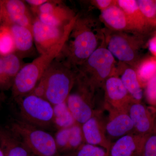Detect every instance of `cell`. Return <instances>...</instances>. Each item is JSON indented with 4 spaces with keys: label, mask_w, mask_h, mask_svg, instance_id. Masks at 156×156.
Wrapping results in <instances>:
<instances>
[{
    "label": "cell",
    "mask_w": 156,
    "mask_h": 156,
    "mask_svg": "<svg viewBox=\"0 0 156 156\" xmlns=\"http://www.w3.org/2000/svg\"><path fill=\"white\" fill-rule=\"evenodd\" d=\"M14 52V44L11 34L6 27L0 28V54L6 55Z\"/></svg>",
    "instance_id": "4316f807"
},
{
    "label": "cell",
    "mask_w": 156,
    "mask_h": 156,
    "mask_svg": "<svg viewBox=\"0 0 156 156\" xmlns=\"http://www.w3.org/2000/svg\"><path fill=\"white\" fill-rule=\"evenodd\" d=\"M109 115L105 123L107 134L112 138H120L134 133V127L128 112L109 109Z\"/></svg>",
    "instance_id": "ac0fdd59"
},
{
    "label": "cell",
    "mask_w": 156,
    "mask_h": 156,
    "mask_svg": "<svg viewBox=\"0 0 156 156\" xmlns=\"http://www.w3.org/2000/svg\"><path fill=\"white\" fill-rule=\"evenodd\" d=\"M134 127V133L147 136L154 130L155 116L150 108L141 102L132 101L127 110Z\"/></svg>",
    "instance_id": "4fadbf2b"
},
{
    "label": "cell",
    "mask_w": 156,
    "mask_h": 156,
    "mask_svg": "<svg viewBox=\"0 0 156 156\" xmlns=\"http://www.w3.org/2000/svg\"><path fill=\"white\" fill-rule=\"evenodd\" d=\"M92 5L95 6L100 11L105 10L109 7L116 3V1L114 0H92L90 1Z\"/></svg>",
    "instance_id": "1f68e13d"
},
{
    "label": "cell",
    "mask_w": 156,
    "mask_h": 156,
    "mask_svg": "<svg viewBox=\"0 0 156 156\" xmlns=\"http://www.w3.org/2000/svg\"><path fill=\"white\" fill-rule=\"evenodd\" d=\"M3 26L8 28L11 34L14 53L22 58L34 54L35 45L32 30L11 23H5Z\"/></svg>",
    "instance_id": "9a60e30c"
},
{
    "label": "cell",
    "mask_w": 156,
    "mask_h": 156,
    "mask_svg": "<svg viewBox=\"0 0 156 156\" xmlns=\"http://www.w3.org/2000/svg\"><path fill=\"white\" fill-rule=\"evenodd\" d=\"M3 24L11 23L32 30L35 17L24 1H2Z\"/></svg>",
    "instance_id": "7c38bea8"
},
{
    "label": "cell",
    "mask_w": 156,
    "mask_h": 156,
    "mask_svg": "<svg viewBox=\"0 0 156 156\" xmlns=\"http://www.w3.org/2000/svg\"><path fill=\"white\" fill-rule=\"evenodd\" d=\"M76 16L66 26L48 25L35 18L32 31L35 47L40 55L47 53L67 39Z\"/></svg>",
    "instance_id": "9c48e42d"
},
{
    "label": "cell",
    "mask_w": 156,
    "mask_h": 156,
    "mask_svg": "<svg viewBox=\"0 0 156 156\" xmlns=\"http://www.w3.org/2000/svg\"><path fill=\"white\" fill-rule=\"evenodd\" d=\"M147 136L132 133L118 138L111 146L109 156H143Z\"/></svg>",
    "instance_id": "2e32d148"
},
{
    "label": "cell",
    "mask_w": 156,
    "mask_h": 156,
    "mask_svg": "<svg viewBox=\"0 0 156 156\" xmlns=\"http://www.w3.org/2000/svg\"><path fill=\"white\" fill-rule=\"evenodd\" d=\"M117 62L104 44L98 48L82 65L79 72L96 89L104 88L106 80L115 75Z\"/></svg>",
    "instance_id": "8992f818"
},
{
    "label": "cell",
    "mask_w": 156,
    "mask_h": 156,
    "mask_svg": "<svg viewBox=\"0 0 156 156\" xmlns=\"http://www.w3.org/2000/svg\"><path fill=\"white\" fill-rule=\"evenodd\" d=\"M24 1L30 9H34L41 6L48 2V0H26Z\"/></svg>",
    "instance_id": "836d02e7"
},
{
    "label": "cell",
    "mask_w": 156,
    "mask_h": 156,
    "mask_svg": "<svg viewBox=\"0 0 156 156\" xmlns=\"http://www.w3.org/2000/svg\"><path fill=\"white\" fill-rule=\"evenodd\" d=\"M130 32L114 31L103 29L105 44L119 62L136 68L140 61V50L144 42L142 34H128Z\"/></svg>",
    "instance_id": "277c9868"
},
{
    "label": "cell",
    "mask_w": 156,
    "mask_h": 156,
    "mask_svg": "<svg viewBox=\"0 0 156 156\" xmlns=\"http://www.w3.org/2000/svg\"><path fill=\"white\" fill-rule=\"evenodd\" d=\"M97 23L90 16L77 14L57 57L77 69L82 65L96 49L105 44L103 29L99 28Z\"/></svg>",
    "instance_id": "6da1fadb"
},
{
    "label": "cell",
    "mask_w": 156,
    "mask_h": 156,
    "mask_svg": "<svg viewBox=\"0 0 156 156\" xmlns=\"http://www.w3.org/2000/svg\"><path fill=\"white\" fill-rule=\"evenodd\" d=\"M0 156H4L2 151V148H1V146H0Z\"/></svg>",
    "instance_id": "8d00e7d4"
},
{
    "label": "cell",
    "mask_w": 156,
    "mask_h": 156,
    "mask_svg": "<svg viewBox=\"0 0 156 156\" xmlns=\"http://www.w3.org/2000/svg\"><path fill=\"white\" fill-rule=\"evenodd\" d=\"M54 124L58 129L69 128L76 124L66 101L53 106Z\"/></svg>",
    "instance_id": "603a6c76"
},
{
    "label": "cell",
    "mask_w": 156,
    "mask_h": 156,
    "mask_svg": "<svg viewBox=\"0 0 156 156\" xmlns=\"http://www.w3.org/2000/svg\"><path fill=\"white\" fill-rule=\"evenodd\" d=\"M5 95L2 93H0V108L2 105V104L5 101Z\"/></svg>",
    "instance_id": "d590c367"
},
{
    "label": "cell",
    "mask_w": 156,
    "mask_h": 156,
    "mask_svg": "<svg viewBox=\"0 0 156 156\" xmlns=\"http://www.w3.org/2000/svg\"><path fill=\"white\" fill-rule=\"evenodd\" d=\"M105 127L98 112L81 126L85 143L100 147L110 152L112 144L107 137Z\"/></svg>",
    "instance_id": "5bb4252c"
},
{
    "label": "cell",
    "mask_w": 156,
    "mask_h": 156,
    "mask_svg": "<svg viewBox=\"0 0 156 156\" xmlns=\"http://www.w3.org/2000/svg\"><path fill=\"white\" fill-rule=\"evenodd\" d=\"M105 106L107 109L127 111L132 98L118 76L110 77L105 83Z\"/></svg>",
    "instance_id": "8fae6325"
},
{
    "label": "cell",
    "mask_w": 156,
    "mask_h": 156,
    "mask_svg": "<svg viewBox=\"0 0 156 156\" xmlns=\"http://www.w3.org/2000/svg\"><path fill=\"white\" fill-rule=\"evenodd\" d=\"M17 101L22 121L39 128L54 124L53 106L48 101L31 94Z\"/></svg>",
    "instance_id": "ba28073f"
},
{
    "label": "cell",
    "mask_w": 156,
    "mask_h": 156,
    "mask_svg": "<svg viewBox=\"0 0 156 156\" xmlns=\"http://www.w3.org/2000/svg\"><path fill=\"white\" fill-rule=\"evenodd\" d=\"M85 144L82 127L76 123L70 127V134L66 152H75L80 147Z\"/></svg>",
    "instance_id": "484cf974"
},
{
    "label": "cell",
    "mask_w": 156,
    "mask_h": 156,
    "mask_svg": "<svg viewBox=\"0 0 156 156\" xmlns=\"http://www.w3.org/2000/svg\"><path fill=\"white\" fill-rule=\"evenodd\" d=\"M147 47L152 56L156 58V30L147 42Z\"/></svg>",
    "instance_id": "d6a6232c"
},
{
    "label": "cell",
    "mask_w": 156,
    "mask_h": 156,
    "mask_svg": "<svg viewBox=\"0 0 156 156\" xmlns=\"http://www.w3.org/2000/svg\"><path fill=\"white\" fill-rule=\"evenodd\" d=\"M144 88L147 102L152 106L156 107V74L148 81Z\"/></svg>",
    "instance_id": "f546056e"
},
{
    "label": "cell",
    "mask_w": 156,
    "mask_h": 156,
    "mask_svg": "<svg viewBox=\"0 0 156 156\" xmlns=\"http://www.w3.org/2000/svg\"><path fill=\"white\" fill-rule=\"evenodd\" d=\"M135 69L141 87H145L148 81L156 74V58L152 56L140 60Z\"/></svg>",
    "instance_id": "cb8c5ba5"
},
{
    "label": "cell",
    "mask_w": 156,
    "mask_h": 156,
    "mask_svg": "<svg viewBox=\"0 0 156 156\" xmlns=\"http://www.w3.org/2000/svg\"><path fill=\"white\" fill-rule=\"evenodd\" d=\"M136 2L148 30L156 28L154 0H136Z\"/></svg>",
    "instance_id": "d4e9b609"
},
{
    "label": "cell",
    "mask_w": 156,
    "mask_h": 156,
    "mask_svg": "<svg viewBox=\"0 0 156 156\" xmlns=\"http://www.w3.org/2000/svg\"><path fill=\"white\" fill-rule=\"evenodd\" d=\"M3 22H4V21H3L2 1H0V28L3 26Z\"/></svg>",
    "instance_id": "e575fe53"
},
{
    "label": "cell",
    "mask_w": 156,
    "mask_h": 156,
    "mask_svg": "<svg viewBox=\"0 0 156 156\" xmlns=\"http://www.w3.org/2000/svg\"><path fill=\"white\" fill-rule=\"evenodd\" d=\"M25 64L23 58L14 52L0 54V90L11 89L16 76Z\"/></svg>",
    "instance_id": "e0dca14e"
},
{
    "label": "cell",
    "mask_w": 156,
    "mask_h": 156,
    "mask_svg": "<svg viewBox=\"0 0 156 156\" xmlns=\"http://www.w3.org/2000/svg\"><path fill=\"white\" fill-rule=\"evenodd\" d=\"M40 21L54 26H66L75 18L77 14L62 1L48 0L41 6L30 9Z\"/></svg>",
    "instance_id": "30bf717a"
},
{
    "label": "cell",
    "mask_w": 156,
    "mask_h": 156,
    "mask_svg": "<svg viewBox=\"0 0 156 156\" xmlns=\"http://www.w3.org/2000/svg\"><path fill=\"white\" fill-rule=\"evenodd\" d=\"M155 2V9L156 11V0H154Z\"/></svg>",
    "instance_id": "74e56055"
},
{
    "label": "cell",
    "mask_w": 156,
    "mask_h": 156,
    "mask_svg": "<svg viewBox=\"0 0 156 156\" xmlns=\"http://www.w3.org/2000/svg\"><path fill=\"white\" fill-rule=\"evenodd\" d=\"M66 40L23 66L11 87L13 98L17 101L32 93L46 70L59 55Z\"/></svg>",
    "instance_id": "3957f363"
},
{
    "label": "cell",
    "mask_w": 156,
    "mask_h": 156,
    "mask_svg": "<svg viewBox=\"0 0 156 156\" xmlns=\"http://www.w3.org/2000/svg\"><path fill=\"white\" fill-rule=\"evenodd\" d=\"M100 19L109 30L136 33L125 12L116 3L101 11Z\"/></svg>",
    "instance_id": "ffe728a7"
},
{
    "label": "cell",
    "mask_w": 156,
    "mask_h": 156,
    "mask_svg": "<svg viewBox=\"0 0 156 156\" xmlns=\"http://www.w3.org/2000/svg\"><path fill=\"white\" fill-rule=\"evenodd\" d=\"M70 134V127L58 129L55 135V141L58 151L66 152Z\"/></svg>",
    "instance_id": "f1b7e54d"
},
{
    "label": "cell",
    "mask_w": 156,
    "mask_h": 156,
    "mask_svg": "<svg viewBox=\"0 0 156 156\" xmlns=\"http://www.w3.org/2000/svg\"><path fill=\"white\" fill-rule=\"evenodd\" d=\"M10 128L21 138L29 150L36 155L61 156L55 138L47 131L22 120L14 121Z\"/></svg>",
    "instance_id": "52a82bcc"
},
{
    "label": "cell",
    "mask_w": 156,
    "mask_h": 156,
    "mask_svg": "<svg viewBox=\"0 0 156 156\" xmlns=\"http://www.w3.org/2000/svg\"><path fill=\"white\" fill-rule=\"evenodd\" d=\"M155 128H156V126H155Z\"/></svg>",
    "instance_id": "f35d334b"
},
{
    "label": "cell",
    "mask_w": 156,
    "mask_h": 156,
    "mask_svg": "<svg viewBox=\"0 0 156 156\" xmlns=\"http://www.w3.org/2000/svg\"><path fill=\"white\" fill-rule=\"evenodd\" d=\"M143 156H156V129L146 139Z\"/></svg>",
    "instance_id": "4dcf8cb0"
},
{
    "label": "cell",
    "mask_w": 156,
    "mask_h": 156,
    "mask_svg": "<svg viewBox=\"0 0 156 156\" xmlns=\"http://www.w3.org/2000/svg\"><path fill=\"white\" fill-rule=\"evenodd\" d=\"M115 75L121 79L133 101L141 102L143 92L136 69L129 65L119 62L117 63Z\"/></svg>",
    "instance_id": "d6986e66"
},
{
    "label": "cell",
    "mask_w": 156,
    "mask_h": 156,
    "mask_svg": "<svg viewBox=\"0 0 156 156\" xmlns=\"http://www.w3.org/2000/svg\"><path fill=\"white\" fill-rule=\"evenodd\" d=\"M75 156H109V152L100 147L85 143L76 151Z\"/></svg>",
    "instance_id": "83f0119b"
},
{
    "label": "cell",
    "mask_w": 156,
    "mask_h": 156,
    "mask_svg": "<svg viewBox=\"0 0 156 156\" xmlns=\"http://www.w3.org/2000/svg\"><path fill=\"white\" fill-rule=\"evenodd\" d=\"M97 89L79 72L66 103L76 122L81 126L97 112L94 109Z\"/></svg>",
    "instance_id": "5b68a950"
},
{
    "label": "cell",
    "mask_w": 156,
    "mask_h": 156,
    "mask_svg": "<svg viewBox=\"0 0 156 156\" xmlns=\"http://www.w3.org/2000/svg\"><path fill=\"white\" fill-rule=\"evenodd\" d=\"M116 4L125 12L135 32L143 34L149 30L136 0H117Z\"/></svg>",
    "instance_id": "7402d4cb"
},
{
    "label": "cell",
    "mask_w": 156,
    "mask_h": 156,
    "mask_svg": "<svg viewBox=\"0 0 156 156\" xmlns=\"http://www.w3.org/2000/svg\"><path fill=\"white\" fill-rule=\"evenodd\" d=\"M0 146L4 156H29L28 148L10 128L0 126Z\"/></svg>",
    "instance_id": "44dd1931"
},
{
    "label": "cell",
    "mask_w": 156,
    "mask_h": 156,
    "mask_svg": "<svg viewBox=\"0 0 156 156\" xmlns=\"http://www.w3.org/2000/svg\"><path fill=\"white\" fill-rule=\"evenodd\" d=\"M78 73L77 68L57 57L46 70L31 94L44 98L53 106L66 102Z\"/></svg>",
    "instance_id": "7a4b0ae2"
}]
</instances>
